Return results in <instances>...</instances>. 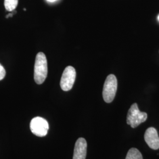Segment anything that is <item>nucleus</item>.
Instances as JSON below:
<instances>
[{
  "mask_svg": "<svg viewBox=\"0 0 159 159\" xmlns=\"http://www.w3.org/2000/svg\"><path fill=\"white\" fill-rule=\"evenodd\" d=\"M47 1H49V2H54V1H57V0H47Z\"/></svg>",
  "mask_w": 159,
  "mask_h": 159,
  "instance_id": "11",
  "label": "nucleus"
},
{
  "mask_svg": "<svg viewBox=\"0 0 159 159\" xmlns=\"http://www.w3.org/2000/svg\"><path fill=\"white\" fill-rule=\"evenodd\" d=\"M148 119V114L139 110L137 103L131 105L127 116V124L130 125L132 128L137 126L146 121Z\"/></svg>",
  "mask_w": 159,
  "mask_h": 159,
  "instance_id": "2",
  "label": "nucleus"
},
{
  "mask_svg": "<svg viewBox=\"0 0 159 159\" xmlns=\"http://www.w3.org/2000/svg\"><path fill=\"white\" fill-rule=\"evenodd\" d=\"M18 4V0H4V7L8 11H14Z\"/></svg>",
  "mask_w": 159,
  "mask_h": 159,
  "instance_id": "9",
  "label": "nucleus"
},
{
  "mask_svg": "<svg viewBox=\"0 0 159 159\" xmlns=\"http://www.w3.org/2000/svg\"><path fill=\"white\" fill-rule=\"evenodd\" d=\"M125 159H143L142 154L138 149L132 148L128 152Z\"/></svg>",
  "mask_w": 159,
  "mask_h": 159,
  "instance_id": "8",
  "label": "nucleus"
},
{
  "mask_svg": "<svg viewBox=\"0 0 159 159\" xmlns=\"http://www.w3.org/2000/svg\"><path fill=\"white\" fill-rule=\"evenodd\" d=\"M144 140L151 148L153 150L159 149V137L155 128L150 127L147 129L144 134Z\"/></svg>",
  "mask_w": 159,
  "mask_h": 159,
  "instance_id": "6",
  "label": "nucleus"
},
{
  "mask_svg": "<svg viewBox=\"0 0 159 159\" xmlns=\"http://www.w3.org/2000/svg\"><path fill=\"white\" fill-rule=\"evenodd\" d=\"M87 146V142L85 139L79 138L75 144L73 159H85Z\"/></svg>",
  "mask_w": 159,
  "mask_h": 159,
  "instance_id": "7",
  "label": "nucleus"
},
{
  "mask_svg": "<svg viewBox=\"0 0 159 159\" xmlns=\"http://www.w3.org/2000/svg\"><path fill=\"white\" fill-rule=\"evenodd\" d=\"M117 89V80L116 77L113 74H110L105 81L102 97L104 102L107 103L112 102L116 96Z\"/></svg>",
  "mask_w": 159,
  "mask_h": 159,
  "instance_id": "3",
  "label": "nucleus"
},
{
  "mask_svg": "<svg viewBox=\"0 0 159 159\" xmlns=\"http://www.w3.org/2000/svg\"><path fill=\"white\" fill-rule=\"evenodd\" d=\"M30 125L31 132L37 136H45L49 129L47 121L40 117H36L31 120Z\"/></svg>",
  "mask_w": 159,
  "mask_h": 159,
  "instance_id": "4",
  "label": "nucleus"
},
{
  "mask_svg": "<svg viewBox=\"0 0 159 159\" xmlns=\"http://www.w3.org/2000/svg\"><path fill=\"white\" fill-rule=\"evenodd\" d=\"M76 77V71L72 66H68L65 68L60 81V86L63 91L70 90L74 85Z\"/></svg>",
  "mask_w": 159,
  "mask_h": 159,
  "instance_id": "5",
  "label": "nucleus"
},
{
  "mask_svg": "<svg viewBox=\"0 0 159 159\" xmlns=\"http://www.w3.org/2000/svg\"><path fill=\"white\" fill-rule=\"evenodd\" d=\"M157 19H158V20L159 21V15L158 16V17H157Z\"/></svg>",
  "mask_w": 159,
  "mask_h": 159,
  "instance_id": "12",
  "label": "nucleus"
},
{
  "mask_svg": "<svg viewBox=\"0 0 159 159\" xmlns=\"http://www.w3.org/2000/svg\"><path fill=\"white\" fill-rule=\"evenodd\" d=\"M6 74V70L4 67L0 64V81L4 79Z\"/></svg>",
  "mask_w": 159,
  "mask_h": 159,
  "instance_id": "10",
  "label": "nucleus"
},
{
  "mask_svg": "<svg viewBox=\"0 0 159 159\" xmlns=\"http://www.w3.org/2000/svg\"><path fill=\"white\" fill-rule=\"evenodd\" d=\"M48 73L47 60L43 52H39L35 58L34 64V78L37 84H43L47 78Z\"/></svg>",
  "mask_w": 159,
  "mask_h": 159,
  "instance_id": "1",
  "label": "nucleus"
}]
</instances>
